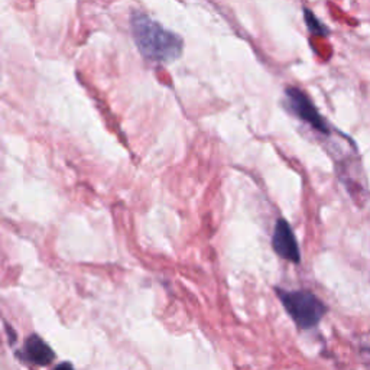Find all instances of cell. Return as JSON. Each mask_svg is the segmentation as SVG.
<instances>
[{
	"label": "cell",
	"mask_w": 370,
	"mask_h": 370,
	"mask_svg": "<svg viewBox=\"0 0 370 370\" xmlns=\"http://www.w3.org/2000/svg\"><path fill=\"white\" fill-rule=\"evenodd\" d=\"M277 295L286 309L288 316L301 330L317 327L328 311V307L316 294L307 289L284 291L277 288Z\"/></svg>",
	"instance_id": "cell-2"
},
{
	"label": "cell",
	"mask_w": 370,
	"mask_h": 370,
	"mask_svg": "<svg viewBox=\"0 0 370 370\" xmlns=\"http://www.w3.org/2000/svg\"><path fill=\"white\" fill-rule=\"evenodd\" d=\"M272 246H274V250L282 259L289 261L292 263L301 262V252L297 238L285 219H279L275 223L274 236H272Z\"/></svg>",
	"instance_id": "cell-4"
},
{
	"label": "cell",
	"mask_w": 370,
	"mask_h": 370,
	"mask_svg": "<svg viewBox=\"0 0 370 370\" xmlns=\"http://www.w3.org/2000/svg\"><path fill=\"white\" fill-rule=\"evenodd\" d=\"M24 356L26 360L36 366H47L54 360L55 353L40 336L32 334L25 341Z\"/></svg>",
	"instance_id": "cell-5"
},
{
	"label": "cell",
	"mask_w": 370,
	"mask_h": 370,
	"mask_svg": "<svg viewBox=\"0 0 370 370\" xmlns=\"http://www.w3.org/2000/svg\"><path fill=\"white\" fill-rule=\"evenodd\" d=\"M130 29L136 47L149 61L168 64L183 55V38L139 10L130 16Z\"/></svg>",
	"instance_id": "cell-1"
},
{
	"label": "cell",
	"mask_w": 370,
	"mask_h": 370,
	"mask_svg": "<svg viewBox=\"0 0 370 370\" xmlns=\"http://www.w3.org/2000/svg\"><path fill=\"white\" fill-rule=\"evenodd\" d=\"M285 97L288 109L291 113L298 118L301 122L307 123L311 129H314L320 134L330 136L331 126L323 118L316 105L311 102L309 97L298 87H288L285 90Z\"/></svg>",
	"instance_id": "cell-3"
},
{
	"label": "cell",
	"mask_w": 370,
	"mask_h": 370,
	"mask_svg": "<svg viewBox=\"0 0 370 370\" xmlns=\"http://www.w3.org/2000/svg\"><path fill=\"white\" fill-rule=\"evenodd\" d=\"M55 370H74V367H72L71 363L64 362V363H60V364H58V366L55 367Z\"/></svg>",
	"instance_id": "cell-7"
},
{
	"label": "cell",
	"mask_w": 370,
	"mask_h": 370,
	"mask_svg": "<svg viewBox=\"0 0 370 370\" xmlns=\"http://www.w3.org/2000/svg\"><path fill=\"white\" fill-rule=\"evenodd\" d=\"M304 21H305V25H307L308 31L313 35H316V36L327 38L331 33L330 28L324 22L320 21V19L316 16V13L313 10H309L307 8L304 9Z\"/></svg>",
	"instance_id": "cell-6"
}]
</instances>
